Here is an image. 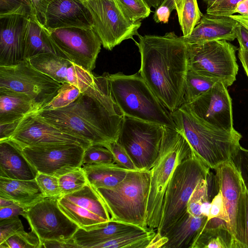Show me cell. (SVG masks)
<instances>
[{"instance_id":"obj_1","label":"cell","mask_w":248,"mask_h":248,"mask_svg":"<svg viewBox=\"0 0 248 248\" xmlns=\"http://www.w3.org/2000/svg\"><path fill=\"white\" fill-rule=\"evenodd\" d=\"M104 74L98 86L81 93L68 106L35 113L61 131L91 144L104 146L117 140L125 116L112 96L108 73Z\"/></svg>"},{"instance_id":"obj_2","label":"cell","mask_w":248,"mask_h":248,"mask_svg":"<svg viewBox=\"0 0 248 248\" xmlns=\"http://www.w3.org/2000/svg\"><path fill=\"white\" fill-rule=\"evenodd\" d=\"M135 43L140 55L138 73L165 107L172 113L185 102L189 69L187 44L174 32L163 36L140 34Z\"/></svg>"},{"instance_id":"obj_3","label":"cell","mask_w":248,"mask_h":248,"mask_svg":"<svg viewBox=\"0 0 248 248\" xmlns=\"http://www.w3.org/2000/svg\"><path fill=\"white\" fill-rule=\"evenodd\" d=\"M176 128L184 136L194 155L215 169L231 157L241 146V134L213 127L200 119L184 104L171 113Z\"/></svg>"},{"instance_id":"obj_4","label":"cell","mask_w":248,"mask_h":248,"mask_svg":"<svg viewBox=\"0 0 248 248\" xmlns=\"http://www.w3.org/2000/svg\"><path fill=\"white\" fill-rule=\"evenodd\" d=\"M112 96L125 117L176 128L171 113L137 73L108 74Z\"/></svg>"},{"instance_id":"obj_5","label":"cell","mask_w":248,"mask_h":248,"mask_svg":"<svg viewBox=\"0 0 248 248\" xmlns=\"http://www.w3.org/2000/svg\"><path fill=\"white\" fill-rule=\"evenodd\" d=\"M193 154L188 142L176 128L164 126L162 139L156 161L150 170L146 223L154 229L159 227L163 201L168 184L177 166Z\"/></svg>"},{"instance_id":"obj_6","label":"cell","mask_w":248,"mask_h":248,"mask_svg":"<svg viewBox=\"0 0 248 248\" xmlns=\"http://www.w3.org/2000/svg\"><path fill=\"white\" fill-rule=\"evenodd\" d=\"M150 181V170H130L114 187L95 188L111 220L149 228L146 212Z\"/></svg>"},{"instance_id":"obj_7","label":"cell","mask_w":248,"mask_h":248,"mask_svg":"<svg viewBox=\"0 0 248 248\" xmlns=\"http://www.w3.org/2000/svg\"><path fill=\"white\" fill-rule=\"evenodd\" d=\"M210 168L194 154L175 169L166 189L162 215L156 233L162 236L187 211L189 199L198 184L206 179Z\"/></svg>"},{"instance_id":"obj_8","label":"cell","mask_w":248,"mask_h":248,"mask_svg":"<svg viewBox=\"0 0 248 248\" xmlns=\"http://www.w3.org/2000/svg\"><path fill=\"white\" fill-rule=\"evenodd\" d=\"M189 68L222 81L227 87L236 79L237 48L226 40L187 44Z\"/></svg>"},{"instance_id":"obj_9","label":"cell","mask_w":248,"mask_h":248,"mask_svg":"<svg viewBox=\"0 0 248 248\" xmlns=\"http://www.w3.org/2000/svg\"><path fill=\"white\" fill-rule=\"evenodd\" d=\"M164 126L125 117L117 141L139 170H150L159 153Z\"/></svg>"},{"instance_id":"obj_10","label":"cell","mask_w":248,"mask_h":248,"mask_svg":"<svg viewBox=\"0 0 248 248\" xmlns=\"http://www.w3.org/2000/svg\"><path fill=\"white\" fill-rule=\"evenodd\" d=\"M62 85L36 69L28 60L14 65L0 66V88L26 95L38 111L54 97Z\"/></svg>"},{"instance_id":"obj_11","label":"cell","mask_w":248,"mask_h":248,"mask_svg":"<svg viewBox=\"0 0 248 248\" xmlns=\"http://www.w3.org/2000/svg\"><path fill=\"white\" fill-rule=\"evenodd\" d=\"M93 18V28L103 46L111 50L127 39L138 35L141 22H132L124 16L114 0H84ZM135 41V40H134Z\"/></svg>"},{"instance_id":"obj_12","label":"cell","mask_w":248,"mask_h":248,"mask_svg":"<svg viewBox=\"0 0 248 248\" xmlns=\"http://www.w3.org/2000/svg\"><path fill=\"white\" fill-rule=\"evenodd\" d=\"M58 199L45 197L28 208L24 217L41 243L46 241H67L79 227L60 209Z\"/></svg>"},{"instance_id":"obj_13","label":"cell","mask_w":248,"mask_h":248,"mask_svg":"<svg viewBox=\"0 0 248 248\" xmlns=\"http://www.w3.org/2000/svg\"><path fill=\"white\" fill-rule=\"evenodd\" d=\"M58 205L79 228L86 231L105 226L111 220L103 200L89 183L80 190L59 198Z\"/></svg>"},{"instance_id":"obj_14","label":"cell","mask_w":248,"mask_h":248,"mask_svg":"<svg viewBox=\"0 0 248 248\" xmlns=\"http://www.w3.org/2000/svg\"><path fill=\"white\" fill-rule=\"evenodd\" d=\"M49 32L52 42L64 58L92 71L102 45L93 28H65Z\"/></svg>"},{"instance_id":"obj_15","label":"cell","mask_w":248,"mask_h":248,"mask_svg":"<svg viewBox=\"0 0 248 248\" xmlns=\"http://www.w3.org/2000/svg\"><path fill=\"white\" fill-rule=\"evenodd\" d=\"M84 147L74 143L25 147L22 151L38 172L58 178L82 166Z\"/></svg>"},{"instance_id":"obj_16","label":"cell","mask_w":248,"mask_h":248,"mask_svg":"<svg viewBox=\"0 0 248 248\" xmlns=\"http://www.w3.org/2000/svg\"><path fill=\"white\" fill-rule=\"evenodd\" d=\"M8 140L21 149L25 147L64 143L77 144L86 148L91 144L61 131L35 112L22 118Z\"/></svg>"},{"instance_id":"obj_17","label":"cell","mask_w":248,"mask_h":248,"mask_svg":"<svg viewBox=\"0 0 248 248\" xmlns=\"http://www.w3.org/2000/svg\"><path fill=\"white\" fill-rule=\"evenodd\" d=\"M186 104L206 124L224 131L235 130L232 99L227 87L222 81L218 80L207 92Z\"/></svg>"},{"instance_id":"obj_18","label":"cell","mask_w":248,"mask_h":248,"mask_svg":"<svg viewBox=\"0 0 248 248\" xmlns=\"http://www.w3.org/2000/svg\"><path fill=\"white\" fill-rule=\"evenodd\" d=\"M36 69L60 83H70L84 93L96 86L98 76H94L69 60L53 53H43L28 59Z\"/></svg>"},{"instance_id":"obj_19","label":"cell","mask_w":248,"mask_h":248,"mask_svg":"<svg viewBox=\"0 0 248 248\" xmlns=\"http://www.w3.org/2000/svg\"><path fill=\"white\" fill-rule=\"evenodd\" d=\"M29 17L12 15L0 17V66H11L25 60Z\"/></svg>"},{"instance_id":"obj_20","label":"cell","mask_w":248,"mask_h":248,"mask_svg":"<svg viewBox=\"0 0 248 248\" xmlns=\"http://www.w3.org/2000/svg\"><path fill=\"white\" fill-rule=\"evenodd\" d=\"M45 27L49 31L71 27L93 28V22L84 0H54L47 8Z\"/></svg>"},{"instance_id":"obj_21","label":"cell","mask_w":248,"mask_h":248,"mask_svg":"<svg viewBox=\"0 0 248 248\" xmlns=\"http://www.w3.org/2000/svg\"><path fill=\"white\" fill-rule=\"evenodd\" d=\"M214 170L215 186L221 193L229 218V229L234 238L238 205L245 187L239 173L231 161L221 164Z\"/></svg>"},{"instance_id":"obj_22","label":"cell","mask_w":248,"mask_h":248,"mask_svg":"<svg viewBox=\"0 0 248 248\" xmlns=\"http://www.w3.org/2000/svg\"><path fill=\"white\" fill-rule=\"evenodd\" d=\"M238 24L237 21L229 16L206 14L203 15L188 36L181 37L186 44L222 40L232 41L236 38Z\"/></svg>"},{"instance_id":"obj_23","label":"cell","mask_w":248,"mask_h":248,"mask_svg":"<svg viewBox=\"0 0 248 248\" xmlns=\"http://www.w3.org/2000/svg\"><path fill=\"white\" fill-rule=\"evenodd\" d=\"M38 173L20 148L10 140L0 141V177L32 180Z\"/></svg>"},{"instance_id":"obj_24","label":"cell","mask_w":248,"mask_h":248,"mask_svg":"<svg viewBox=\"0 0 248 248\" xmlns=\"http://www.w3.org/2000/svg\"><path fill=\"white\" fill-rule=\"evenodd\" d=\"M207 220L206 216L194 217L186 211L162 235L168 241L161 248H191Z\"/></svg>"},{"instance_id":"obj_25","label":"cell","mask_w":248,"mask_h":248,"mask_svg":"<svg viewBox=\"0 0 248 248\" xmlns=\"http://www.w3.org/2000/svg\"><path fill=\"white\" fill-rule=\"evenodd\" d=\"M0 197L28 209L45 196L35 179L22 180L0 177Z\"/></svg>"},{"instance_id":"obj_26","label":"cell","mask_w":248,"mask_h":248,"mask_svg":"<svg viewBox=\"0 0 248 248\" xmlns=\"http://www.w3.org/2000/svg\"><path fill=\"white\" fill-rule=\"evenodd\" d=\"M38 108L25 94L0 88V124L18 121Z\"/></svg>"},{"instance_id":"obj_27","label":"cell","mask_w":248,"mask_h":248,"mask_svg":"<svg viewBox=\"0 0 248 248\" xmlns=\"http://www.w3.org/2000/svg\"><path fill=\"white\" fill-rule=\"evenodd\" d=\"M139 227H140L110 220L105 226L89 231L79 228L73 238L79 248H96L103 242Z\"/></svg>"},{"instance_id":"obj_28","label":"cell","mask_w":248,"mask_h":248,"mask_svg":"<svg viewBox=\"0 0 248 248\" xmlns=\"http://www.w3.org/2000/svg\"><path fill=\"white\" fill-rule=\"evenodd\" d=\"M48 53L63 58L52 42L49 31L35 16H29L26 37L25 60L40 54Z\"/></svg>"},{"instance_id":"obj_29","label":"cell","mask_w":248,"mask_h":248,"mask_svg":"<svg viewBox=\"0 0 248 248\" xmlns=\"http://www.w3.org/2000/svg\"><path fill=\"white\" fill-rule=\"evenodd\" d=\"M88 183L95 188L114 187L131 170L120 167L115 163L83 165Z\"/></svg>"},{"instance_id":"obj_30","label":"cell","mask_w":248,"mask_h":248,"mask_svg":"<svg viewBox=\"0 0 248 248\" xmlns=\"http://www.w3.org/2000/svg\"><path fill=\"white\" fill-rule=\"evenodd\" d=\"M155 233L154 229L139 227L103 242L96 248H147Z\"/></svg>"},{"instance_id":"obj_31","label":"cell","mask_w":248,"mask_h":248,"mask_svg":"<svg viewBox=\"0 0 248 248\" xmlns=\"http://www.w3.org/2000/svg\"><path fill=\"white\" fill-rule=\"evenodd\" d=\"M191 248H237L234 236L227 225L203 228Z\"/></svg>"},{"instance_id":"obj_32","label":"cell","mask_w":248,"mask_h":248,"mask_svg":"<svg viewBox=\"0 0 248 248\" xmlns=\"http://www.w3.org/2000/svg\"><path fill=\"white\" fill-rule=\"evenodd\" d=\"M212 173L210 172L206 179L199 182L192 192L187 203V211L194 217H208L211 201L209 186Z\"/></svg>"},{"instance_id":"obj_33","label":"cell","mask_w":248,"mask_h":248,"mask_svg":"<svg viewBox=\"0 0 248 248\" xmlns=\"http://www.w3.org/2000/svg\"><path fill=\"white\" fill-rule=\"evenodd\" d=\"M218 79L202 75L189 68L186 79L185 103L189 104L209 90Z\"/></svg>"},{"instance_id":"obj_34","label":"cell","mask_w":248,"mask_h":248,"mask_svg":"<svg viewBox=\"0 0 248 248\" xmlns=\"http://www.w3.org/2000/svg\"><path fill=\"white\" fill-rule=\"evenodd\" d=\"M183 36H188L201 19L203 14L200 11L197 0H182L176 11Z\"/></svg>"},{"instance_id":"obj_35","label":"cell","mask_w":248,"mask_h":248,"mask_svg":"<svg viewBox=\"0 0 248 248\" xmlns=\"http://www.w3.org/2000/svg\"><path fill=\"white\" fill-rule=\"evenodd\" d=\"M234 239L237 248H248V192L245 188L239 201Z\"/></svg>"},{"instance_id":"obj_36","label":"cell","mask_w":248,"mask_h":248,"mask_svg":"<svg viewBox=\"0 0 248 248\" xmlns=\"http://www.w3.org/2000/svg\"><path fill=\"white\" fill-rule=\"evenodd\" d=\"M81 93L80 90L75 85L68 82L63 83L54 97L39 111L56 109L67 106L75 101Z\"/></svg>"},{"instance_id":"obj_37","label":"cell","mask_w":248,"mask_h":248,"mask_svg":"<svg viewBox=\"0 0 248 248\" xmlns=\"http://www.w3.org/2000/svg\"><path fill=\"white\" fill-rule=\"evenodd\" d=\"M130 21L135 23L149 16L150 7L144 0H114Z\"/></svg>"},{"instance_id":"obj_38","label":"cell","mask_w":248,"mask_h":248,"mask_svg":"<svg viewBox=\"0 0 248 248\" xmlns=\"http://www.w3.org/2000/svg\"><path fill=\"white\" fill-rule=\"evenodd\" d=\"M58 180L62 196L79 190L88 183L82 167L61 176Z\"/></svg>"},{"instance_id":"obj_39","label":"cell","mask_w":248,"mask_h":248,"mask_svg":"<svg viewBox=\"0 0 248 248\" xmlns=\"http://www.w3.org/2000/svg\"><path fill=\"white\" fill-rule=\"evenodd\" d=\"M42 243L37 235L31 231L18 232L0 244V248H41Z\"/></svg>"},{"instance_id":"obj_40","label":"cell","mask_w":248,"mask_h":248,"mask_svg":"<svg viewBox=\"0 0 248 248\" xmlns=\"http://www.w3.org/2000/svg\"><path fill=\"white\" fill-rule=\"evenodd\" d=\"M115 163L113 155L107 148L100 145L91 144L84 153L82 165Z\"/></svg>"},{"instance_id":"obj_41","label":"cell","mask_w":248,"mask_h":248,"mask_svg":"<svg viewBox=\"0 0 248 248\" xmlns=\"http://www.w3.org/2000/svg\"><path fill=\"white\" fill-rule=\"evenodd\" d=\"M12 15L35 16L31 0H0V17Z\"/></svg>"},{"instance_id":"obj_42","label":"cell","mask_w":248,"mask_h":248,"mask_svg":"<svg viewBox=\"0 0 248 248\" xmlns=\"http://www.w3.org/2000/svg\"><path fill=\"white\" fill-rule=\"evenodd\" d=\"M35 179L45 197L60 198L62 196L58 177L38 172Z\"/></svg>"},{"instance_id":"obj_43","label":"cell","mask_w":248,"mask_h":248,"mask_svg":"<svg viewBox=\"0 0 248 248\" xmlns=\"http://www.w3.org/2000/svg\"><path fill=\"white\" fill-rule=\"evenodd\" d=\"M103 146L111 151L114 162L120 167L131 170H139L135 166L125 149L117 140L108 142Z\"/></svg>"},{"instance_id":"obj_44","label":"cell","mask_w":248,"mask_h":248,"mask_svg":"<svg viewBox=\"0 0 248 248\" xmlns=\"http://www.w3.org/2000/svg\"><path fill=\"white\" fill-rule=\"evenodd\" d=\"M230 161L239 173L248 192V150L240 146L232 155Z\"/></svg>"},{"instance_id":"obj_45","label":"cell","mask_w":248,"mask_h":248,"mask_svg":"<svg viewBox=\"0 0 248 248\" xmlns=\"http://www.w3.org/2000/svg\"><path fill=\"white\" fill-rule=\"evenodd\" d=\"M24 231L18 216L0 220V244L15 234Z\"/></svg>"},{"instance_id":"obj_46","label":"cell","mask_w":248,"mask_h":248,"mask_svg":"<svg viewBox=\"0 0 248 248\" xmlns=\"http://www.w3.org/2000/svg\"><path fill=\"white\" fill-rule=\"evenodd\" d=\"M242 0H219L207 7L206 14L229 17L233 15L237 3Z\"/></svg>"},{"instance_id":"obj_47","label":"cell","mask_w":248,"mask_h":248,"mask_svg":"<svg viewBox=\"0 0 248 248\" xmlns=\"http://www.w3.org/2000/svg\"><path fill=\"white\" fill-rule=\"evenodd\" d=\"M214 218H220L225 221L229 229V218L220 191H217L210 202L207 220Z\"/></svg>"},{"instance_id":"obj_48","label":"cell","mask_w":248,"mask_h":248,"mask_svg":"<svg viewBox=\"0 0 248 248\" xmlns=\"http://www.w3.org/2000/svg\"><path fill=\"white\" fill-rule=\"evenodd\" d=\"M54 0H31L34 15L38 21L45 26L47 8Z\"/></svg>"},{"instance_id":"obj_49","label":"cell","mask_w":248,"mask_h":248,"mask_svg":"<svg viewBox=\"0 0 248 248\" xmlns=\"http://www.w3.org/2000/svg\"><path fill=\"white\" fill-rule=\"evenodd\" d=\"M27 208L16 203L0 208V220L18 216H25Z\"/></svg>"},{"instance_id":"obj_50","label":"cell","mask_w":248,"mask_h":248,"mask_svg":"<svg viewBox=\"0 0 248 248\" xmlns=\"http://www.w3.org/2000/svg\"><path fill=\"white\" fill-rule=\"evenodd\" d=\"M42 248H79L75 243L73 237L67 241L49 240L42 243Z\"/></svg>"},{"instance_id":"obj_51","label":"cell","mask_w":248,"mask_h":248,"mask_svg":"<svg viewBox=\"0 0 248 248\" xmlns=\"http://www.w3.org/2000/svg\"><path fill=\"white\" fill-rule=\"evenodd\" d=\"M171 12L170 8L167 6L160 5L155 9L153 19L157 23H167L169 22Z\"/></svg>"},{"instance_id":"obj_52","label":"cell","mask_w":248,"mask_h":248,"mask_svg":"<svg viewBox=\"0 0 248 248\" xmlns=\"http://www.w3.org/2000/svg\"><path fill=\"white\" fill-rule=\"evenodd\" d=\"M236 39L239 47L248 51V31L239 23L236 29Z\"/></svg>"},{"instance_id":"obj_53","label":"cell","mask_w":248,"mask_h":248,"mask_svg":"<svg viewBox=\"0 0 248 248\" xmlns=\"http://www.w3.org/2000/svg\"><path fill=\"white\" fill-rule=\"evenodd\" d=\"M168 240L164 236L156 232L155 235L152 238L147 248H161Z\"/></svg>"},{"instance_id":"obj_54","label":"cell","mask_w":248,"mask_h":248,"mask_svg":"<svg viewBox=\"0 0 248 248\" xmlns=\"http://www.w3.org/2000/svg\"><path fill=\"white\" fill-rule=\"evenodd\" d=\"M238 50V58L248 78V51L241 47Z\"/></svg>"},{"instance_id":"obj_55","label":"cell","mask_w":248,"mask_h":248,"mask_svg":"<svg viewBox=\"0 0 248 248\" xmlns=\"http://www.w3.org/2000/svg\"><path fill=\"white\" fill-rule=\"evenodd\" d=\"M235 13H238L240 15H248V0H242L239 1L235 9Z\"/></svg>"},{"instance_id":"obj_56","label":"cell","mask_w":248,"mask_h":248,"mask_svg":"<svg viewBox=\"0 0 248 248\" xmlns=\"http://www.w3.org/2000/svg\"><path fill=\"white\" fill-rule=\"evenodd\" d=\"M182 0H163L160 5L167 6L172 12L174 10L177 11L181 5Z\"/></svg>"},{"instance_id":"obj_57","label":"cell","mask_w":248,"mask_h":248,"mask_svg":"<svg viewBox=\"0 0 248 248\" xmlns=\"http://www.w3.org/2000/svg\"><path fill=\"white\" fill-rule=\"evenodd\" d=\"M229 17L237 21L240 25L243 26L248 31V15H232Z\"/></svg>"},{"instance_id":"obj_58","label":"cell","mask_w":248,"mask_h":248,"mask_svg":"<svg viewBox=\"0 0 248 248\" xmlns=\"http://www.w3.org/2000/svg\"><path fill=\"white\" fill-rule=\"evenodd\" d=\"M14 203L15 202L13 201L0 197V208L7 207Z\"/></svg>"},{"instance_id":"obj_59","label":"cell","mask_w":248,"mask_h":248,"mask_svg":"<svg viewBox=\"0 0 248 248\" xmlns=\"http://www.w3.org/2000/svg\"><path fill=\"white\" fill-rule=\"evenodd\" d=\"M203 1L206 3L207 7H208L212 5L214 2L217 1L219 0H203Z\"/></svg>"}]
</instances>
